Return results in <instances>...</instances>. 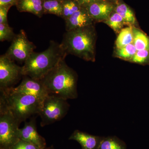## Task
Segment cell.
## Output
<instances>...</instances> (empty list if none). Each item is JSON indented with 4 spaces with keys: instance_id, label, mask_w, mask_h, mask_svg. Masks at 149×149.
I'll use <instances>...</instances> for the list:
<instances>
[{
    "instance_id": "6da1fadb",
    "label": "cell",
    "mask_w": 149,
    "mask_h": 149,
    "mask_svg": "<svg viewBox=\"0 0 149 149\" xmlns=\"http://www.w3.org/2000/svg\"><path fill=\"white\" fill-rule=\"evenodd\" d=\"M62 60L53 69L40 80L49 95H53L67 100L78 97L77 75Z\"/></svg>"
},
{
    "instance_id": "7a4b0ae2",
    "label": "cell",
    "mask_w": 149,
    "mask_h": 149,
    "mask_svg": "<svg viewBox=\"0 0 149 149\" xmlns=\"http://www.w3.org/2000/svg\"><path fill=\"white\" fill-rule=\"evenodd\" d=\"M97 33L95 25L66 31L60 46L67 54L88 61H95Z\"/></svg>"
},
{
    "instance_id": "3957f363",
    "label": "cell",
    "mask_w": 149,
    "mask_h": 149,
    "mask_svg": "<svg viewBox=\"0 0 149 149\" xmlns=\"http://www.w3.org/2000/svg\"><path fill=\"white\" fill-rule=\"evenodd\" d=\"M67 54L62 49L60 44L51 40L49 47L41 52H33L22 67L23 76L41 80L65 59Z\"/></svg>"
},
{
    "instance_id": "277c9868",
    "label": "cell",
    "mask_w": 149,
    "mask_h": 149,
    "mask_svg": "<svg viewBox=\"0 0 149 149\" xmlns=\"http://www.w3.org/2000/svg\"><path fill=\"white\" fill-rule=\"evenodd\" d=\"M12 88L0 89V108L8 111L19 124L33 115L39 114L43 101L15 92Z\"/></svg>"
},
{
    "instance_id": "5b68a950",
    "label": "cell",
    "mask_w": 149,
    "mask_h": 149,
    "mask_svg": "<svg viewBox=\"0 0 149 149\" xmlns=\"http://www.w3.org/2000/svg\"><path fill=\"white\" fill-rule=\"evenodd\" d=\"M69 107L66 100L49 95L43 100L39 113L41 118V126L49 125L61 120L67 113Z\"/></svg>"
},
{
    "instance_id": "8992f818",
    "label": "cell",
    "mask_w": 149,
    "mask_h": 149,
    "mask_svg": "<svg viewBox=\"0 0 149 149\" xmlns=\"http://www.w3.org/2000/svg\"><path fill=\"white\" fill-rule=\"evenodd\" d=\"M19 123L7 110L0 108V145L1 148L10 149L19 141Z\"/></svg>"
},
{
    "instance_id": "52a82bcc",
    "label": "cell",
    "mask_w": 149,
    "mask_h": 149,
    "mask_svg": "<svg viewBox=\"0 0 149 149\" xmlns=\"http://www.w3.org/2000/svg\"><path fill=\"white\" fill-rule=\"evenodd\" d=\"M36 48V46L30 42L23 29L16 34L5 55L20 63L25 62L29 56Z\"/></svg>"
},
{
    "instance_id": "ba28073f",
    "label": "cell",
    "mask_w": 149,
    "mask_h": 149,
    "mask_svg": "<svg viewBox=\"0 0 149 149\" xmlns=\"http://www.w3.org/2000/svg\"><path fill=\"white\" fill-rule=\"evenodd\" d=\"M15 61L4 54L0 57V89L12 88L20 79L22 67L17 65Z\"/></svg>"
},
{
    "instance_id": "9c48e42d",
    "label": "cell",
    "mask_w": 149,
    "mask_h": 149,
    "mask_svg": "<svg viewBox=\"0 0 149 149\" xmlns=\"http://www.w3.org/2000/svg\"><path fill=\"white\" fill-rule=\"evenodd\" d=\"M24 76L23 80L18 86L15 88L13 87L14 91L34 96L42 101L49 95L47 89L40 80H35L28 76Z\"/></svg>"
},
{
    "instance_id": "30bf717a",
    "label": "cell",
    "mask_w": 149,
    "mask_h": 149,
    "mask_svg": "<svg viewBox=\"0 0 149 149\" xmlns=\"http://www.w3.org/2000/svg\"><path fill=\"white\" fill-rule=\"evenodd\" d=\"M116 4L107 0H99L85 7L95 22H104L114 11Z\"/></svg>"
},
{
    "instance_id": "8fae6325",
    "label": "cell",
    "mask_w": 149,
    "mask_h": 149,
    "mask_svg": "<svg viewBox=\"0 0 149 149\" xmlns=\"http://www.w3.org/2000/svg\"><path fill=\"white\" fill-rule=\"evenodd\" d=\"M19 137L20 140L31 143L40 149L45 148V141L37 132L35 119L25 122L23 128L19 129Z\"/></svg>"
},
{
    "instance_id": "7c38bea8",
    "label": "cell",
    "mask_w": 149,
    "mask_h": 149,
    "mask_svg": "<svg viewBox=\"0 0 149 149\" xmlns=\"http://www.w3.org/2000/svg\"><path fill=\"white\" fill-rule=\"evenodd\" d=\"M65 22L66 31L95 25V23L84 7H81Z\"/></svg>"
},
{
    "instance_id": "4fadbf2b",
    "label": "cell",
    "mask_w": 149,
    "mask_h": 149,
    "mask_svg": "<svg viewBox=\"0 0 149 149\" xmlns=\"http://www.w3.org/2000/svg\"><path fill=\"white\" fill-rule=\"evenodd\" d=\"M102 138V136H94L76 130L72 133L69 139L78 142L82 149H97Z\"/></svg>"
},
{
    "instance_id": "5bb4252c",
    "label": "cell",
    "mask_w": 149,
    "mask_h": 149,
    "mask_svg": "<svg viewBox=\"0 0 149 149\" xmlns=\"http://www.w3.org/2000/svg\"><path fill=\"white\" fill-rule=\"evenodd\" d=\"M44 0H19L16 6L19 12L30 13L39 17H42L44 13Z\"/></svg>"
},
{
    "instance_id": "9a60e30c",
    "label": "cell",
    "mask_w": 149,
    "mask_h": 149,
    "mask_svg": "<svg viewBox=\"0 0 149 149\" xmlns=\"http://www.w3.org/2000/svg\"><path fill=\"white\" fill-rule=\"evenodd\" d=\"M114 11L123 19L126 25L133 26L136 24V19L133 10L129 6L120 0L116 5Z\"/></svg>"
},
{
    "instance_id": "2e32d148",
    "label": "cell",
    "mask_w": 149,
    "mask_h": 149,
    "mask_svg": "<svg viewBox=\"0 0 149 149\" xmlns=\"http://www.w3.org/2000/svg\"><path fill=\"white\" fill-rule=\"evenodd\" d=\"M133 44L137 51L149 50V37L143 31L133 26Z\"/></svg>"
},
{
    "instance_id": "e0dca14e",
    "label": "cell",
    "mask_w": 149,
    "mask_h": 149,
    "mask_svg": "<svg viewBox=\"0 0 149 149\" xmlns=\"http://www.w3.org/2000/svg\"><path fill=\"white\" fill-rule=\"evenodd\" d=\"M97 149H127V146L116 136H108L103 137Z\"/></svg>"
},
{
    "instance_id": "ac0fdd59",
    "label": "cell",
    "mask_w": 149,
    "mask_h": 149,
    "mask_svg": "<svg viewBox=\"0 0 149 149\" xmlns=\"http://www.w3.org/2000/svg\"><path fill=\"white\" fill-rule=\"evenodd\" d=\"M133 26L123 28L118 34L115 42L116 48L123 47L133 43Z\"/></svg>"
},
{
    "instance_id": "d6986e66",
    "label": "cell",
    "mask_w": 149,
    "mask_h": 149,
    "mask_svg": "<svg viewBox=\"0 0 149 149\" xmlns=\"http://www.w3.org/2000/svg\"><path fill=\"white\" fill-rule=\"evenodd\" d=\"M44 14H51L62 17L63 7L61 0H44Z\"/></svg>"
},
{
    "instance_id": "ffe728a7",
    "label": "cell",
    "mask_w": 149,
    "mask_h": 149,
    "mask_svg": "<svg viewBox=\"0 0 149 149\" xmlns=\"http://www.w3.org/2000/svg\"><path fill=\"white\" fill-rule=\"evenodd\" d=\"M137 52L133 43L120 48H116L114 56L130 62Z\"/></svg>"
},
{
    "instance_id": "44dd1931",
    "label": "cell",
    "mask_w": 149,
    "mask_h": 149,
    "mask_svg": "<svg viewBox=\"0 0 149 149\" xmlns=\"http://www.w3.org/2000/svg\"><path fill=\"white\" fill-rule=\"evenodd\" d=\"M116 34H118L126 24L121 16L115 11L113 12L107 20L104 22Z\"/></svg>"
},
{
    "instance_id": "7402d4cb",
    "label": "cell",
    "mask_w": 149,
    "mask_h": 149,
    "mask_svg": "<svg viewBox=\"0 0 149 149\" xmlns=\"http://www.w3.org/2000/svg\"><path fill=\"white\" fill-rule=\"evenodd\" d=\"M61 1L63 7L61 18L64 21L81 8L76 0H61Z\"/></svg>"
},
{
    "instance_id": "603a6c76",
    "label": "cell",
    "mask_w": 149,
    "mask_h": 149,
    "mask_svg": "<svg viewBox=\"0 0 149 149\" xmlns=\"http://www.w3.org/2000/svg\"><path fill=\"white\" fill-rule=\"evenodd\" d=\"M15 34L13 32V28L10 27L8 24L0 23V41H12Z\"/></svg>"
},
{
    "instance_id": "cb8c5ba5",
    "label": "cell",
    "mask_w": 149,
    "mask_h": 149,
    "mask_svg": "<svg viewBox=\"0 0 149 149\" xmlns=\"http://www.w3.org/2000/svg\"><path fill=\"white\" fill-rule=\"evenodd\" d=\"M130 62L142 65L149 64V50L137 51Z\"/></svg>"
},
{
    "instance_id": "d4e9b609",
    "label": "cell",
    "mask_w": 149,
    "mask_h": 149,
    "mask_svg": "<svg viewBox=\"0 0 149 149\" xmlns=\"http://www.w3.org/2000/svg\"><path fill=\"white\" fill-rule=\"evenodd\" d=\"M10 149H41L31 143L20 140L13 145Z\"/></svg>"
},
{
    "instance_id": "484cf974",
    "label": "cell",
    "mask_w": 149,
    "mask_h": 149,
    "mask_svg": "<svg viewBox=\"0 0 149 149\" xmlns=\"http://www.w3.org/2000/svg\"><path fill=\"white\" fill-rule=\"evenodd\" d=\"M12 6L10 5L0 6V23L8 24V13L10 8Z\"/></svg>"
},
{
    "instance_id": "4316f807",
    "label": "cell",
    "mask_w": 149,
    "mask_h": 149,
    "mask_svg": "<svg viewBox=\"0 0 149 149\" xmlns=\"http://www.w3.org/2000/svg\"><path fill=\"white\" fill-rule=\"evenodd\" d=\"M19 0H0V6H2L16 5Z\"/></svg>"
},
{
    "instance_id": "83f0119b",
    "label": "cell",
    "mask_w": 149,
    "mask_h": 149,
    "mask_svg": "<svg viewBox=\"0 0 149 149\" xmlns=\"http://www.w3.org/2000/svg\"><path fill=\"white\" fill-rule=\"evenodd\" d=\"M81 7L85 8L92 3L99 0H76Z\"/></svg>"
},
{
    "instance_id": "f1b7e54d",
    "label": "cell",
    "mask_w": 149,
    "mask_h": 149,
    "mask_svg": "<svg viewBox=\"0 0 149 149\" xmlns=\"http://www.w3.org/2000/svg\"><path fill=\"white\" fill-rule=\"evenodd\" d=\"M107 1L113 3L115 4H116L119 2L120 0H107Z\"/></svg>"
},
{
    "instance_id": "f546056e",
    "label": "cell",
    "mask_w": 149,
    "mask_h": 149,
    "mask_svg": "<svg viewBox=\"0 0 149 149\" xmlns=\"http://www.w3.org/2000/svg\"><path fill=\"white\" fill-rule=\"evenodd\" d=\"M1 149H2V148H1Z\"/></svg>"
}]
</instances>
